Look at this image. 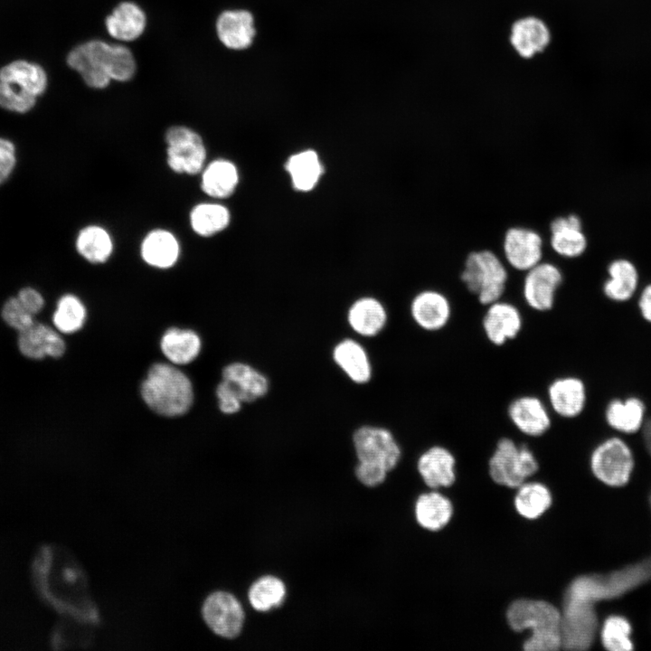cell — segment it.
<instances>
[{
    "label": "cell",
    "instance_id": "23",
    "mask_svg": "<svg viewBox=\"0 0 651 651\" xmlns=\"http://www.w3.org/2000/svg\"><path fill=\"white\" fill-rule=\"evenodd\" d=\"M334 363L354 383L365 384L373 376L369 354L363 345L353 339L340 340L333 348Z\"/></svg>",
    "mask_w": 651,
    "mask_h": 651
},
{
    "label": "cell",
    "instance_id": "26",
    "mask_svg": "<svg viewBox=\"0 0 651 651\" xmlns=\"http://www.w3.org/2000/svg\"><path fill=\"white\" fill-rule=\"evenodd\" d=\"M201 190L213 199H226L236 190L240 175L235 164L225 158H216L203 168Z\"/></svg>",
    "mask_w": 651,
    "mask_h": 651
},
{
    "label": "cell",
    "instance_id": "4",
    "mask_svg": "<svg viewBox=\"0 0 651 651\" xmlns=\"http://www.w3.org/2000/svg\"><path fill=\"white\" fill-rule=\"evenodd\" d=\"M459 282L482 306L503 298L510 279L509 268L502 256L491 249L469 251L458 273Z\"/></svg>",
    "mask_w": 651,
    "mask_h": 651
},
{
    "label": "cell",
    "instance_id": "43",
    "mask_svg": "<svg viewBox=\"0 0 651 651\" xmlns=\"http://www.w3.org/2000/svg\"><path fill=\"white\" fill-rule=\"evenodd\" d=\"M16 161L14 144L10 139L0 137V185L12 175Z\"/></svg>",
    "mask_w": 651,
    "mask_h": 651
},
{
    "label": "cell",
    "instance_id": "20",
    "mask_svg": "<svg viewBox=\"0 0 651 651\" xmlns=\"http://www.w3.org/2000/svg\"><path fill=\"white\" fill-rule=\"evenodd\" d=\"M216 33L228 49L245 50L253 43L256 36L254 16L245 9L226 10L217 19Z\"/></svg>",
    "mask_w": 651,
    "mask_h": 651
},
{
    "label": "cell",
    "instance_id": "13",
    "mask_svg": "<svg viewBox=\"0 0 651 651\" xmlns=\"http://www.w3.org/2000/svg\"><path fill=\"white\" fill-rule=\"evenodd\" d=\"M524 318L514 303L503 298L486 306L481 326L486 338L495 346H503L521 333Z\"/></svg>",
    "mask_w": 651,
    "mask_h": 651
},
{
    "label": "cell",
    "instance_id": "17",
    "mask_svg": "<svg viewBox=\"0 0 651 651\" xmlns=\"http://www.w3.org/2000/svg\"><path fill=\"white\" fill-rule=\"evenodd\" d=\"M203 615L212 630L227 638L237 637L244 622L242 607L227 592L211 594L203 603Z\"/></svg>",
    "mask_w": 651,
    "mask_h": 651
},
{
    "label": "cell",
    "instance_id": "35",
    "mask_svg": "<svg viewBox=\"0 0 651 651\" xmlns=\"http://www.w3.org/2000/svg\"><path fill=\"white\" fill-rule=\"evenodd\" d=\"M552 495L542 483L524 482L517 487L514 506L519 515L527 520L541 517L552 505Z\"/></svg>",
    "mask_w": 651,
    "mask_h": 651
},
{
    "label": "cell",
    "instance_id": "32",
    "mask_svg": "<svg viewBox=\"0 0 651 651\" xmlns=\"http://www.w3.org/2000/svg\"><path fill=\"white\" fill-rule=\"evenodd\" d=\"M454 508L448 497L431 491L421 494L415 503V517L424 529L437 532L450 522Z\"/></svg>",
    "mask_w": 651,
    "mask_h": 651
},
{
    "label": "cell",
    "instance_id": "18",
    "mask_svg": "<svg viewBox=\"0 0 651 651\" xmlns=\"http://www.w3.org/2000/svg\"><path fill=\"white\" fill-rule=\"evenodd\" d=\"M551 38L547 24L534 15L518 18L512 24L509 32L511 46L524 59H532L545 51Z\"/></svg>",
    "mask_w": 651,
    "mask_h": 651
},
{
    "label": "cell",
    "instance_id": "36",
    "mask_svg": "<svg viewBox=\"0 0 651 651\" xmlns=\"http://www.w3.org/2000/svg\"><path fill=\"white\" fill-rule=\"evenodd\" d=\"M0 80L13 84L36 98L43 93L47 86L44 71L39 65L25 61H16L3 67L0 70Z\"/></svg>",
    "mask_w": 651,
    "mask_h": 651
},
{
    "label": "cell",
    "instance_id": "30",
    "mask_svg": "<svg viewBox=\"0 0 651 651\" xmlns=\"http://www.w3.org/2000/svg\"><path fill=\"white\" fill-rule=\"evenodd\" d=\"M202 343L193 330L169 328L161 337L160 348L165 358L173 364L184 365L199 355Z\"/></svg>",
    "mask_w": 651,
    "mask_h": 651
},
{
    "label": "cell",
    "instance_id": "40",
    "mask_svg": "<svg viewBox=\"0 0 651 651\" xmlns=\"http://www.w3.org/2000/svg\"><path fill=\"white\" fill-rule=\"evenodd\" d=\"M36 103V97L16 86L0 80V107L16 113L31 110Z\"/></svg>",
    "mask_w": 651,
    "mask_h": 651
},
{
    "label": "cell",
    "instance_id": "38",
    "mask_svg": "<svg viewBox=\"0 0 651 651\" xmlns=\"http://www.w3.org/2000/svg\"><path fill=\"white\" fill-rule=\"evenodd\" d=\"M86 316L81 300L75 295L66 294L59 299L52 320L60 332L71 334L83 326Z\"/></svg>",
    "mask_w": 651,
    "mask_h": 651
},
{
    "label": "cell",
    "instance_id": "2",
    "mask_svg": "<svg viewBox=\"0 0 651 651\" xmlns=\"http://www.w3.org/2000/svg\"><path fill=\"white\" fill-rule=\"evenodd\" d=\"M506 621L514 632H530L523 642L525 651H556L562 647L561 612L547 600H514L506 609Z\"/></svg>",
    "mask_w": 651,
    "mask_h": 651
},
{
    "label": "cell",
    "instance_id": "33",
    "mask_svg": "<svg viewBox=\"0 0 651 651\" xmlns=\"http://www.w3.org/2000/svg\"><path fill=\"white\" fill-rule=\"evenodd\" d=\"M189 222L195 234L209 238L229 226L231 212L225 205L217 202L200 203L191 209Z\"/></svg>",
    "mask_w": 651,
    "mask_h": 651
},
{
    "label": "cell",
    "instance_id": "24",
    "mask_svg": "<svg viewBox=\"0 0 651 651\" xmlns=\"http://www.w3.org/2000/svg\"><path fill=\"white\" fill-rule=\"evenodd\" d=\"M222 379L228 382L237 392L243 403L254 402L269 391V378L253 366L234 362L227 364L222 373Z\"/></svg>",
    "mask_w": 651,
    "mask_h": 651
},
{
    "label": "cell",
    "instance_id": "1",
    "mask_svg": "<svg viewBox=\"0 0 651 651\" xmlns=\"http://www.w3.org/2000/svg\"><path fill=\"white\" fill-rule=\"evenodd\" d=\"M67 62L94 89H104L111 80H129L136 72V61L127 47L100 40L76 46L68 54Z\"/></svg>",
    "mask_w": 651,
    "mask_h": 651
},
{
    "label": "cell",
    "instance_id": "27",
    "mask_svg": "<svg viewBox=\"0 0 651 651\" xmlns=\"http://www.w3.org/2000/svg\"><path fill=\"white\" fill-rule=\"evenodd\" d=\"M609 278L602 285L604 296L615 303H625L636 294L639 274L636 265L629 259H613L607 268Z\"/></svg>",
    "mask_w": 651,
    "mask_h": 651
},
{
    "label": "cell",
    "instance_id": "46",
    "mask_svg": "<svg viewBox=\"0 0 651 651\" xmlns=\"http://www.w3.org/2000/svg\"><path fill=\"white\" fill-rule=\"evenodd\" d=\"M637 309L641 317L651 325V283L641 290L637 299Z\"/></svg>",
    "mask_w": 651,
    "mask_h": 651
},
{
    "label": "cell",
    "instance_id": "42",
    "mask_svg": "<svg viewBox=\"0 0 651 651\" xmlns=\"http://www.w3.org/2000/svg\"><path fill=\"white\" fill-rule=\"evenodd\" d=\"M216 396L222 413L231 415L241 410L243 401L228 382L222 379L216 388Z\"/></svg>",
    "mask_w": 651,
    "mask_h": 651
},
{
    "label": "cell",
    "instance_id": "41",
    "mask_svg": "<svg viewBox=\"0 0 651 651\" xmlns=\"http://www.w3.org/2000/svg\"><path fill=\"white\" fill-rule=\"evenodd\" d=\"M2 316L12 327L23 331L33 324V315L16 297L9 298L3 307Z\"/></svg>",
    "mask_w": 651,
    "mask_h": 651
},
{
    "label": "cell",
    "instance_id": "25",
    "mask_svg": "<svg viewBox=\"0 0 651 651\" xmlns=\"http://www.w3.org/2000/svg\"><path fill=\"white\" fill-rule=\"evenodd\" d=\"M18 346L24 355L33 359L47 355L59 358L65 351V343L57 332L46 325L34 322L20 331Z\"/></svg>",
    "mask_w": 651,
    "mask_h": 651
},
{
    "label": "cell",
    "instance_id": "45",
    "mask_svg": "<svg viewBox=\"0 0 651 651\" xmlns=\"http://www.w3.org/2000/svg\"><path fill=\"white\" fill-rule=\"evenodd\" d=\"M17 298L24 308L34 315L42 310L44 305L42 296L34 288H24L18 293Z\"/></svg>",
    "mask_w": 651,
    "mask_h": 651
},
{
    "label": "cell",
    "instance_id": "8",
    "mask_svg": "<svg viewBox=\"0 0 651 651\" xmlns=\"http://www.w3.org/2000/svg\"><path fill=\"white\" fill-rule=\"evenodd\" d=\"M166 164L175 174L194 175L206 165L207 150L202 136L181 125L172 126L165 134Z\"/></svg>",
    "mask_w": 651,
    "mask_h": 651
},
{
    "label": "cell",
    "instance_id": "15",
    "mask_svg": "<svg viewBox=\"0 0 651 651\" xmlns=\"http://www.w3.org/2000/svg\"><path fill=\"white\" fill-rule=\"evenodd\" d=\"M410 314L420 329L431 333L439 332L448 325L452 316V305L443 291L425 288L412 297Z\"/></svg>",
    "mask_w": 651,
    "mask_h": 651
},
{
    "label": "cell",
    "instance_id": "7",
    "mask_svg": "<svg viewBox=\"0 0 651 651\" xmlns=\"http://www.w3.org/2000/svg\"><path fill=\"white\" fill-rule=\"evenodd\" d=\"M635 458L628 444L619 437H609L599 442L590 456L593 476L609 486L626 485L634 471Z\"/></svg>",
    "mask_w": 651,
    "mask_h": 651
},
{
    "label": "cell",
    "instance_id": "10",
    "mask_svg": "<svg viewBox=\"0 0 651 651\" xmlns=\"http://www.w3.org/2000/svg\"><path fill=\"white\" fill-rule=\"evenodd\" d=\"M358 462L392 470L401 457V447L392 432L381 426L363 425L353 434Z\"/></svg>",
    "mask_w": 651,
    "mask_h": 651
},
{
    "label": "cell",
    "instance_id": "9",
    "mask_svg": "<svg viewBox=\"0 0 651 651\" xmlns=\"http://www.w3.org/2000/svg\"><path fill=\"white\" fill-rule=\"evenodd\" d=\"M563 283L562 268L555 260L543 259L524 273L521 285L523 299L534 311H551Z\"/></svg>",
    "mask_w": 651,
    "mask_h": 651
},
{
    "label": "cell",
    "instance_id": "44",
    "mask_svg": "<svg viewBox=\"0 0 651 651\" xmlns=\"http://www.w3.org/2000/svg\"><path fill=\"white\" fill-rule=\"evenodd\" d=\"M387 471L380 467L361 463L355 467V475L358 480L367 486H376L382 484L386 477Z\"/></svg>",
    "mask_w": 651,
    "mask_h": 651
},
{
    "label": "cell",
    "instance_id": "16",
    "mask_svg": "<svg viewBox=\"0 0 651 651\" xmlns=\"http://www.w3.org/2000/svg\"><path fill=\"white\" fill-rule=\"evenodd\" d=\"M507 417L520 433L531 438L542 437L552 427L549 406L535 395L513 399L507 407Z\"/></svg>",
    "mask_w": 651,
    "mask_h": 651
},
{
    "label": "cell",
    "instance_id": "29",
    "mask_svg": "<svg viewBox=\"0 0 651 651\" xmlns=\"http://www.w3.org/2000/svg\"><path fill=\"white\" fill-rule=\"evenodd\" d=\"M146 23L144 11L132 2L120 3L105 21L109 35L123 42L137 39L143 33Z\"/></svg>",
    "mask_w": 651,
    "mask_h": 651
},
{
    "label": "cell",
    "instance_id": "6",
    "mask_svg": "<svg viewBox=\"0 0 651 651\" xmlns=\"http://www.w3.org/2000/svg\"><path fill=\"white\" fill-rule=\"evenodd\" d=\"M487 467L495 484L517 488L538 471L539 462L528 446L504 437L496 442Z\"/></svg>",
    "mask_w": 651,
    "mask_h": 651
},
{
    "label": "cell",
    "instance_id": "37",
    "mask_svg": "<svg viewBox=\"0 0 651 651\" xmlns=\"http://www.w3.org/2000/svg\"><path fill=\"white\" fill-rule=\"evenodd\" d=\"M286 595L284 583L273 576H265L255 581L249 590L251 606L258 611H268L282 604Z\"/></svg>",
    "mask_w": 651,
    "mask_h": 651
},
{
    "label": "cell",
    "instance_id": "28",
    "mask_svg": "<svg viewBox=\"0 0 651 651\" xmlns=\"http://www.w3.org/2000/svg\"><path fill=\"white\" fill-rule=\"evenodd\" d=\"M645 416L646 405L637 396L614 398L609 401L604 410L607 425L624 434L637 433L643 426Z\"/></svg>",
    "mask_w": 651,
    "mask_h": 651
},
{
    "label": "cell",
    "instance_id": "14",
    "mask_svg": "<svg viewBox=\"0 0 651 651\" xmlns=\"http://www.w3.org/2000/svg\"><path fill=\"white\" fill-rule=\"evenodd\" d=\"M546 394L551 411L561 419L578 418L587 405V386L576 375L556 377L549 383Z\"/></svg>",
    "mask_w": 651,
    "mask_h": 651
},
{
    "label": "cell",
    "instance_id": "19",
    "mask_svg": "<svg viewBox=\"0 0 651 651\" xmlns=\"http://www.w3.org/2000/svg\"><path fill=\"white\" fill-rule=\"evenodd\" d=\"M456 458L446 447L434 445L420 454L417 469L423 482L432 489L448 487L456 481Z\"/></svg>",
    "mask_w": 651,
    "mask_h": 651
},
{
    "label": "cell",
    "instance_id": "21",
    "mask_svg": "<svg viewBox=\"0 0 651 651\" xmlns=\"http://www.w3.org/2000/svg\"><path fill=\"white\" fill-rule=\"evenodd\" d=\"M181 254V245L171 231L157 228L149 231L140 244V256L148 266L159 269L174 267Z\"/></svg>",
    "mask_w": 651,
    "mask_h": 651
},
{
    "label": "cell",
    "instance_id": "31",
    "mask_svg": "<svg viewBox=\"0 0 651 651\" xmlns=\"http://www.w3.org/2000/svg\"><path fill=\"white\" fill-rule=\"evenodd\" d=\"M75 248L88 262L103 264L112 256L114 242L109 231L103 226L89 224L78 231Z\"/></svg>",
    "mask_w": 651,
    "mask_h": 651
},
{
    "label": "cell",
    "instance_id": "3",
    "mask_svg": "<svg viewBox=\"0 0 651 651\" xmlns=\"http://www.w3.org/2000/svg\"><path fill=\"white\" fill-rule=\"evenodd\" d=\"M140 393L148 408L163 417L182 416L193 401L190 379L173 363H154L141 383Z\"/></svg>",
    "mask_w": 651,
    "mask_h": 651
},
{
    "label": "cell",
    "instance_id": "39",
    "mask_svg": "<svg viewBox=\"0 0 651 651\" xmlns=\"http://www.w3.org/2000/svg\"><path fill=\"white\" fill-rule=\"evenodd\" d=\"M631 626L621 616H610L603 623L600 632L601 643L610 651H627L633 648Z\"/></svg>",
    "mask_w": 651,
    "mask_h": 651
},
{
    "label": "cell",
    "instance_id": "34",
    "mask_svg": "<svg viewBox=\"0 0 651 651\" xmlns=\"http://www.w3.org/2000/svg\"><path fill=\"white\" fill-rule=\"evenodd\" d=\"M285 167L293 187L299 192H309L314 189L323 172L319 156L312 149L292 155Z\"/></svg>",
    "mask_w": 651,
    "mask_h": 651
},
{
    "label": "cell",
    "instance_id": "5",
    "mask_svg": "<svg viewBox=\"0 0 651 651\" xmlns=\"http://www.w3.org/2000/svg\"><path fill=\"white\" fill-rule=\"evenodd\" d=\"M34 585L41 597L59 609H71L80 583L75 565L52 547H42L33 564Z\"/></svg>",
    "mask_w": 651,
    "mask_h": 651
},
{
    "label": "cell",
    "instance_id": "22",
    "mask_svg": "<svg viewBox=\"0 0 651 651\" xmlns=\"http://www.w3.org/2000/svg\"><path fill=\"white\" fill-rule=\"evenodd\" d=\"M346 319L355 334L370 338L378 335L385 328L388 313L379 299L366 296L357 298L351 304Z\"/></svg>",
    "mask_w": 651,
    "mask_h": 651
},
{
    "label": "cell",
    "instance_id": "12",
    "mask_svg": "<svg viewBox=\"0 0 651 651\" xmlns=\"http://www.w3.org/2000/svg\"><path fill=\"white\" fill-rule=\"evenodd\" d=\"M549 234L544 249L564 260H575L588 250L589 239L582 218L570 212L554 216L548 225Z\"/></svg>",
    "mask_w": 651,
    "mask_h": 651
},
{
    "label": "cell",
    "instance_id": "11",
    "mask_svg": "<svg viewBox=\"0 0 651 651\" xmlns=\"http://www.w3.org/2000/svg\"><path fill=\"white\" fill-rule=\"evenodd\" d=\"M542 234L524 225L509 226L501 242V256L510 270L524 273L544 259Z\"/></svg>",
    "mask_w": 651,
    "mask_h": 651
}]
</instances>
